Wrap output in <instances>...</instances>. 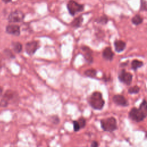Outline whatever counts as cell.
<instances>
[{"instance_id":"obj_1","label":"cell","mask_w":147,"mask_h":147,"mask_svg":"<svg viewBox=\"0 0 147 147\" xmlns=\"http://www.w3.org/2000/svg\"><path fill=\"white\" fill-rule=\"evenodd\" d=\"M88 102L92 109L96 110H102L105 104L102 94L99 91L93 92L88 97Z\"/></svg>"},{"instance_id":"obj_2","label":"cell","mask_w":147,"mask_h":147,"mask_svg":"<svg viewBox=\"0 0 147 147\" xmlns=\"http://www.w3.org/2000/svg\"><path fill=\"white\" fill-rule=\"evenodd\" d=\"M100 126L102 130L107 132H113L118 129L117 121L115 118L110 117L100 120Z\"/></svg>"},{"instance_id":"obj_3","label":"cell","mask_w":147,"mask_h":147,"mask_svg":"<svg viewBox=\"0 0 147 147\" xmlns=\"http://www.w3.org/2000/svg\"><path fill=\"white\" fill-rule=\"evenodd\" d=\"M129 118L136 122H140L146 117L139 108L132 107L128 114Z\"/></svg>"},{"instance_id":"obj_4","label":"cell","mask_w":147,"mask_h":147,"mask_svg":"<svg viewBox=\"0 0 147 147\" xmlns=\"http://www.w3.org/2000/svg\"><path fill=\"white\" fill-rule=\"evenodd\" d=\"M67 9L70 14L74 16L76 13L81 12L84 10V5L74 0H70L67 3Z\"/></svg>"},{"instance_id":"obj_5","label":"cell","mask_w":147,"mask_h":147,"mask_svg":"<svg viewBox=\"0 0 147 147\" xmlns=\"http://www.w3.org/2000/svg\"><path fill=\"white\" fill-rule=\"evenodd\" d=\"M118 79L121 83H122L126 85H130L133 80V75L127 72L125 69H122L118 75Z\"/></svg>"},{"instance_id":"obj_6","label":"cell","mask_w":147,"mask_h":147,"mask_svg":"<svg viewBox=\"0 0 147 147\" xmlns=\"http://www.w3.org/2000/svg\"><path fill=\"white\" fill-rule=\"evenodd\" d=\"M17 93L12 91L11 90L6 91V92L5 93V94L3 96V98L1 100V102H0L1 106L6 107L7 105L10 103L11 100H12L14 98L16 97Z\"/></svg>"},{"instance_id":"obj_7","label":"cell","mask_w":147,"mask_h":147,"mask_svg":"<svg viewBox=\"0 0 147 147\" xmlns=\"http://www.w3.org/2000/svg\"><path fill=\"white\" fill-rule=\"evenodd\" d=\"M24 17L25 15L21 11L16 10L9 14L8 21L10 22H20L24 20Z\"/></svg>"},{"instance_id":"obj_8","label":"cell","mask_w":147,"mask_h":147,"mask_svg":"<svg viewBox=\"0 0 147 147\" xmlns=\"http://www.w3.org/2000/svg\"><path fill=\"white\" fill-rule=\"evenodd\" d=\"M39 48V42L36 41L28 42L25 44V51L29 56L34 55Z\"/></svg>"},{"instance_id":"obj_9","label":"cell","mask_w":147,"mask_h":147,"mask_svg":"<svg viewBox=\"0 0 147 147\" xmlns=\"http://www.w3.org/2000/svg\"><path fill=\"white\" fill-rule=\"evenodd\" d=\"M112 100L113 102L118 106H120L122 107H127L129 106V102L122 95H121V94L114 95L112 98Z\"/></svg>"},{"instance_id":"obj_10","label":"cell","mask_w":147,"mask_h":147,"mask_svg":"<svg viewBox=\"0 0 147 147\" xmlns=\"http://www.w3.org/2000/svg\"><path fill=\"white\" fill-rule=\"evenodd\" d=\"M81 49L83 52V56L86 61L89 64L92 63L93 62V56L92 51L91 50V49L87 46H83L81 48Z\"/></svg>"},{"instance_id":"obj_11","label":"cell","mask_w":147,"mask_h":147,"mask_svg":"<svg viewBox=\"0 0 147 147\" xmlns=\"http://www.w3.org/2000/svg\"><path fill=\"white\" fill-rule=\"evenodd\" d=\"M102 55L105 60L107 61H112L114 56V53L111 47H107L103 50Z\"/></svg>"},{"instance_id":"obj_12","label":"cell","mask_w":147,"mask_h":147,"mask_svg":"<svg viewBox=\"0 0 147 147\" xmlns=\"http://www.w3.org/2000/svg\"><path fill=\"white\" fill-rule=\"evenodd\" d=\"M6 32L9 34L17 36L20 34V28L17 25H9L6 27Z\"/></svg>"},{"instance_id":"obj_13","label":"cell","mask_w":147,"mask_h":147,"mask_svg":"<svg viewBox=\"0 0 147 147\" xmlns=\"http://www.w3.org/2000/svg\"><path fill=\"white\" fill-rule=\"evenodd\" d=\"M115 51L117 53L122 52L126 47V44L121 40H115L114 42Z\"/></svg>"},{"instance_id":"obj_14","label":"cell","mask_w":147,"mask_h":147,"mask_svg":"<svg viewBox=\"0 0 147 147\" xmlns=\"http://www.w3.org/2000/svg\"><path fill=\"white\" fill-rule=\"evenodd\" d=\"M143 65V61L137 59H134L131 62V68L134 71H136L138 68H141Z\"/></svg>"},{"instance_id":"obj_15","label":"cell","mask_w":147,"mask_h":147,"mask_svg":"<svg viewBox=\"0 0 147 147\" xmlns=\"http://www.w3.org/2000/svg\"><path fill=\"white\" fill-rule=\"evenodd\" d=\"M143 21H144V18L139 14H136L134 16L132 17L131 20V23L136 26L141 24L143 22Z\"/></svg>"},{"instance_id":"obj_16","label":"cell","mask_w":147,"mask_h":147,"mask_svg":"<svg viewBox=\"0 0 147 147\" xmlns=\"http://www.w3.org/2000/svg\"><path fill=\"white\" fill-rule=\"evenodd\" d=\"M83 21V18L82 16H80L75 18L71 23V25L74 28H79L82 25V24Z\"/></svg>"},{"instance_id":"obj_17","label":"cell","mask_w":147,"mask_h":147,"mask_svg":"<svg viewBox=\"0 0 147 147\" xmlns=\"http://www.w3.org/2000/svg\"><path fill=\"white\" fill-rule=\"evenodd\" d=\"M95 21L99 24L102 25H106L107 24L109 21V18L106 15H103L102 16H100L99 17L97 18Z\"/></svg>"},{"instance_id":"obj_18","label":"cell","mask_w":147,"mask_h":147,"mask_svg":"<svg viewBox=\"0 0 147 147\" xmlns=\"http://www.w3.org/2000/svg\"><path fill=\"white\" fill-rule=\"evenodd\" d=\"M96 73H97L96 70L94 68L88 69L84 71V75L86 76L91 78H95L96 76Z\"/></svg>"},{"instance_id":"obj_19","label":"cell","mask_w":147,"mask_h":147,"mask_svg":"<svg viewBox=\"0 0 147 147\" xmlns=\"http://www.w3.org/2000/svg\"><path fill=\"white\" fill-rule=\"evenodd\" d=\"M139 109L144 113V114L147 117V100L144 99L142 102L140 103Z\"/></svg>"},{"instance_id":"obj_20","label":"cell","mask_w":147,"mask_h":147,"mask_svg":"<svg viewBox=\"0 0 147 147\" xmlns=\"http://www.w3.org/2000/svg\"><path fill=\"white\" fill-rule=\"evenodd\" d=\"M12 47L14 51L16 53H20L22 49V45L19 42H12Z\"/></svg>"},{"instance_id":"obj_21","label":"cell","mask_w":147,"mask_h":147,"mask_svg":"<svg viewBox=\"0 0 147 147\" xmlns=\"http://www.w3.org/2000/svg\"><path fill=\"white\" fill-rule=\"evenodd\" d=\"M140 87L138 86L135 85L129 87L127 90V92L129 94H136L140 92Z\"/></svg>"},{"instance_id":"obj_22","label":"cell","mask_w":147,"mask_h":147,"mask_svg":"<svg viewBox=\"0 0 147 147\" xmlns=\"http://www.w3.org/2000/svg\"><path fill=\"white\" fill-rule=\"evenodd\" d=\"M140 10L147 11V0H140Z\"/></svg>"},{"instance_id":"obj_23","label":"cell","mask_w":147,"mask_h":147,"mask_svg":"<svg viewBox=\"0 0 147 147\" xmlns=\"http://www.w3.org/2000/svg\"><path fill=\"white\" fill-rule=\"evenodd\" d=\"M78 122L80 126V128L82 129V128H84L85 126H86V120L83 117H80L78 119Z\"/></svg>"},{"instance_id":"obj_24","label":"cell","mask_w":147,"mask_h":147,"mask_svg":"<svg viewBox=\"0 0 147 147\" xmlns=\"http://www.w3.org/2000/svg\"><path fill=\"white\" fill-rule=\"evenodd\" d=\"M73 126H74V130L75 131H78L81 129L78 121H73Z\"/></svg>"},{"instance_id":"obj_25","label":"cell","mask_w":147,"mask_h":147,"mask_svg":"<svg viewBox=\"0 0 147 147\" xmlns=\"http://www.w3.org/2000/svg\"><path fill=\"white\" fill-rule=\"evenodd\" d=\"M4 53H5V55L6 56H8L10 58H14V55L12 53V52H11L10 50V49H5L4 51Z\"/></svg>"},{"instance_id":"obj_26","label":"cell","mask_w":147,"mask_h":147,"mask_svg":"<svg viewBox=\"0 0 147 147\" xmlns=\"http://www.w3.org/2000/svg\"><path fill=\"white\" fill-rule=\"evenodd\" d=\"M52 119H53V120H52L53 123H55V124L59 123V121H60L59 117H58L57 116H56V115L53 116V117H52Z\"/></svg>"},{"instance_id":"obj_27","label":"cell","mask_w":147,"mask_h":147,"mask_svg":"<svg viewBox=\"0 0 147 147\" xmlns=\"http://www.w3.org/2000/svg\"><path fill=\"white\" fill-rule=\"evenodd\" d=\"M99 146V144L97 141H92L91 144V147H98Z\"/></svg>"},{"instance_id":"obj_28","label":"cell","mask_w":147,"mask_h":147,"mask_svg":"<svg viewBox=\"0 0 147 147\" xmlns=\"http://www.w3.org/2000/svg\"><path fill=\"white\" fill-rule=\"evenodd\" d=\"M2 91H3V88L1 87H0V96L2 95Z\"/></svg>"},{"instance_id":"obj_29","label":"cell","mask_w":147,"mask_h":147,"mask_svg":"<svg viewBox=\"0 0 147 147\" xmlns=\"http://www.w3.org/2000/svg\"><path fill=\"white\" fill-rule=\"evenodd\" d=\"M4 2H5V3H8V2H10L11 0H2Z\"/></svg>"},{"instance_id":"obj_30","label":"cell","mask_w":147,"mask_h":147,"mask_svg":"<svg viewBox=\"0 0 147 147\" xmlns=\"http://www.w3.org/2000/svg\"><path fill=\"white\" fill-rule=\"evenodd\" d=\"M2 67V63H1V59H0V68Z\"/></svg>"},{"instance_id":"obj_31","label":"cell","mask_w":147,"mask_h":147,"mask_svg":"<svg viewBox=\"0 0 147 147\" xmlns=\"http://www.w3.org/2000/svg\"><path fill=\"white\" fill-rule=\"evenodd\" d=\"M145 137L147 138V131L145 132Z\"/></svg>"},{"instance_id":"obj_32","label":"cell","mask_w":147,"mask_h":147,"mask_svg":"<svg viewBox=\"0 0 147 147\" xmlns=\"http://www.w3.org/2000/svg\"><path fill=\"white\" fill-rule=\"evenodd\" d=\"M0 106H1V104H0Z\"/></svg>"}]
</instances>
